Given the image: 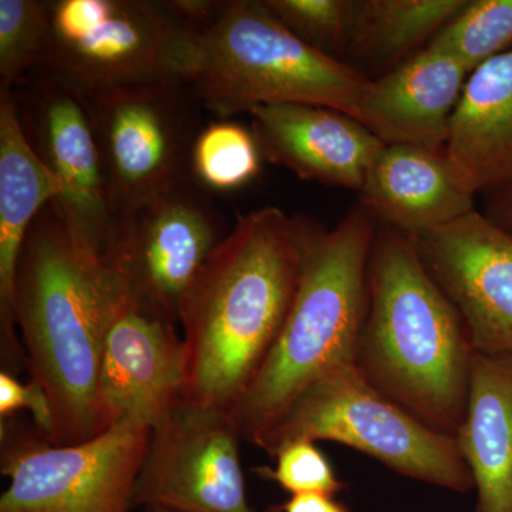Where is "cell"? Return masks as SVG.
Masks as SVG:
<instances>
[{
	"label": "cell",
	"instance_id": "obj_1",
	"mask_svg": "<svg viewBox=\"0 0 512 512\" xmlns=\"http://www.w3.org/2000/svg\"><path fill=\"white\" fill-rule=\"evenodd\" d=\"M308 218L276 207L241 215L181 306L184 397L228 410L284 325L301 278Z\"/></svg>",
	"mask_w": 512,
	"mask_h": 512
},
{
	"label": "cell",
	"instance_id": "obj_2",
	"mask_svg": "<svg viewBox=\"0 0 512 512\" xmlns=\"http://www.w3.org/2000/svg\"><path fill=\"white\" fill-rule=\"evenodd\" d=\"M22 336L30 383L49 402L56 446L106 431L100 372L107 328L106 266L70 235L52 204L28 232L8 309Z\"/></svg>",
	"mask_w": 512,
	"mask_h": 512
},
{
	"label": "cell",
	"instance_id": "obj_3",
	"mask_svg": "<svg viewBox=\"0 0 512 512\" xmlns=\"http://www.w3.org/2000/svg\"><path fill=\"white\" fill-rule=\"evenodd\" d=\"M473 353L413 238L377 224L357 366L407 412L456 437L466 416Z\"/></svg>",
	"mask_w": 512,
	"mask_h": 512
},
{
	"label": "cell",
	"instance_id": "obj_4",
	"mask_svg": "<svg viewBox=\"0 0 512 512\" xmlns=\"http://www.w3.org/2000/svg\"><path fill=\"white\" fill-rule=\"evenodd\" d=\"M377 222L362 208L335 228L309 220L301 278L264 363L228 410L255 444L320 376L356 362L367 309V274Z\"/></svg>",
	"mask_w": 512,
	"mask_h": 512
},
{
	"label": "cell",
	"instance_id": "obj_5",
	"mask_svg": "<svg viewBox=\"0 0 512 512\" xmlns=\"http://www.w3.org/2000/svg\"><path fill=\"white\" fill-rule=\"evenodd\" d=\"M187 80L215 119L256 107L311 104L357 117L369 77L306 45L264 0H227L192 40Z\"/></svg>",
	"mask_w": 512,
	"mask_h": 512
},
{
	"label": "cell",
	"instance_id": "obj_6",
	"mask_svg": "<svg viewBox=\"0 0 512 512\" xmlns=\"http://www.w3.org/2000/svg\"><path fill=\"white\" fill-rule=\"evenodd\" d=\"M295 440L345 444L400 476L454 493L474 490L456 437L431 429L380 392L356 362L309 384L255 446L274 457Z\"/></svg>",
	"mask_w": 512,
	"mask_h": 512
},
{
	"label": "cell",
	"instance_id": "obj_7",
	"mask_svg": "<svg viewBox=\"0 0 512 512\" xmlns=\"http://www.w3.org/2000/svg\"><path fill=\"white\" fill-rule=\"evenodd\" d=\"M99 146L111 218L192 180L204 104L185 77L83 96Z\"/></svg>",
	"mask_w": 512,
	"mask_h": 512
},
{
	"label": "cell",
	"instance_id": "obj_8",
	"mask_svg": "<svg viewBox=\"0 0 512 512\" xmlns=\"http://www.w3.org/2000/svg\"><path fill=\"white\" fill-rule=\"evenodd\" d=\"M50 6L52 39L36 73L82 96L187 76L195 35L163 0H56Z\"/></svg>",
	"mask_w": 512,
	"mask_h": 512
},
{
	"label": "cell",
	"instance_id": "obj_9",
	"mask_svg": "<svg viewBox=\"0 0 512 512\" xmlns=\"http://www.w3.org/2000/svg\"><path fill=\"white\" fill-rule=\"evenodd\" d=\"M228 234L214 194L192 178L116 218L103 262L143 311L178 325L185 296Z\"/></svg>",
	"mask_w": 512,
	"mask_h": 512
},
{
	"label": "cell",
	"instance_id": "obj_10",
	"mask_svg": "<svg viewBox=\"0 0 512 512\" xmlns=\"http://www.w3.org/2000/svg\"><path fill=\"white\" fill-rule=\"evenodd\" d=\"M150 437V427L117 424L67 446L42 434L9 440L0 512H130Z\"/></svg>",
	"mask_w": 512,
	"mask_h": 512
},
{
	"label": "cell",
	"instance_id": "obj_11",
	"mask_svg": "<svg viewBox=\"0 0 512 512\" xmlns=\"http://www.w3.org/2000/svg\"><path fill=\"white\" fill-rule=\"evenodd\" d=\"M241 434L227 410L183 399L151 429L134 507L256 512L239 460Z\"/></svg>",
	"mask_w": 512,
	"mask_h": 512
},
{
	"label": "cell",
	"instance_id": "obj_12",
	"mask_svg": "<svg viewBox=\"0 0 512 512\" xmlns=\"http://www.w3.org/2000/svg\"><path fill=\"white\" fill-rule=\"evenodd\" d=\"M13 97L29 143L59 181L53 207L79 247L103 259L113 218L82 94L55 77L33 73Z\"/></svg>",
	"mask_w": 512,
	"mask_h": 512
},
{
	"label": "cell",
	"instance_id": "obj_13",
	"mask_svg": "<svg viewBox=\"0 0 512 512\" xmlns=\"http://www.w3.org/2000/svg\"><path fill=\"white\" fill-rule=\"evenodd\" d=\"M106 266L107 328L100 372L106 429H153L184 397L185 350L175 323L137 305Z\"/></svg>",
	"mask_w": 512,
	"mask_h": 512
},
{
	"label": "cell",
	"instance_id": "obj_14",
	"mask_svg": "<svg viewBox=\"0 0 512 512\" xmlns=\"http://www.w3.org/2000/svg\"><path fill=\"white\" fill-rule=\"evenodd\" d=\"M412 238L474 352L512 355V235L476 210Z\"/></svg>",
	"mask_w": 512,
	"mask_h": 512
},
{
	"label": "cell",
	"instance_id": "obj_15",
	"mask_svg": "<svg viewBox=\"0 0 512 512\" xmlns=\"http://www.w3.org/2000/svg\"><path fill=\"white\" fill-rule=\"evenodd\" d=\"M262 158L301 180L360 191L384 147L360 121L311 104H276L249 113Z\"/></svg>",
	"mask_w": 512,
	"mask_h": 512
},
{
	"label": "cell",
	"instance_id": "obj_16",
	"mask_svg": "<svg viewBox=\"0 0 512 512\" xmlns=\"http://www.w3.org/2000/svg\"><path fill=\"white\" fill-rule=\"evenodd\" d=\"M470 74L453 57L424 47L367 83L356 120L384 146L443 151Z\"/></svg>",
	"mask_w": 512,
	"mask_h": 512
},
{
	"label": "cell",
	"instance_id": "obj_17",
	"mask_svg": "<svg viewBox=\"0 0 512 512\" xmlns=\"http://www.w3.org/2000/svg\"><path fill=\"white\" fill-rule=\"evenodd\" d=\"M474 198L444 150L384 146L360 188L359 207L377 224L416 237L476 211Z\"/></svg>",
	"mask_w": 512,
	"mask_h": 512
},
{
	"label": "cell",
	"instance_id": "obj_18",
	"mask_svg": "<svg viewBox=\"0 0 512 512\" xmlns=\"http://www.w3.org/2000/svg\"><path fill=\"white\" fill-rule=\"evenodd\" d=\"M444 153L471 194L512 184V49L468 76Z\"/></svg>",
	"mask_w": 512,
	"mask_h": 512
},
{
	"label": "cell",
	"instance_id": "obj_19",
	"mask_svg": "<svg viewBox=\"0 0 512 512\" xmlns=\"http://www.w3.org/2000/svg\"><path fill=\"white\" fill-rule=\"evenodd\" d=\"M456 441L477 491L474 512H512V355L473 353Z\"/></svg>",
	"mask_w": 512,
	"mask_h": 512
},
{
	"label": "cell",
	"instance_id": "obj_20",
	"mask_svg": "<svg viewBox=\"0 0 512 512\" xmlns=\"http://www.w3.org/2000/svg\"><path fill=\"white\" fill-rule=\"evenodd\" d=\"M59 195V181L23 130L13 93H0V309L9 308L30 227Z\"/></svg>",
	"mask_w": 512,
	"mask_h": 512
},
{
	"label": "cell",
	"instance_id": "obj_21",
	"mask_svg": "<svg viewBox=\"0 0 512 512\" xmlns=\"http://www.w3.org/2000/svg\"><path fill=\"white\" fill-rule=\"evenodd\" d=\"M468 0H350V55L367 64H394L429 46ZM420 52V50H419Z\"/></svg>",
	"mask_w": 512,
	"mask_h": 512
},
{
	"label": "cell",
	"instance_id": "obj_22",
	"mask_svg": "<svg viewBox=\"0 0 512 512\" xmlns=\"http://www.w3.org/2000/svg\"><path fill=\"white\" fill-rule=\"evenodd\" d=\"M262 158L251 127L232 119L205 124L192 151V178L212 194L247 187L261 173Z\"/></svg>",
	"mask_w": 512,
	"mask_h": 512
},
{
	"label": "cell",
	"instance_id": "obj_23",
	"mask_svg": "<svg viewBox=\"0 0 512 512\" xmlns=\"http://www.w3.org/2000/svg\"><path fill=\"white\" fill-rule=\"evenodd\" d=\"M52 39V6L0 0V93H13L40 69Z\"/></svg>",
	"mask_w": 512,
	"mask_h": 512
},
{
	"label": "cell",
	"instance_id": "obj_24",
	"mask_svg": "<svg viewBox=\"0 0 512 512\" xmlns=\"http://www.w3.org/2000/svg\"><path fill=\"white\" fill-rule=\"evenodd\" d=\"M429 47L456 59L468 74L512 49V0H468Z\"/></svg>",
	"mask_w": 512,
	"mask_h": 512
},
{
	"label": "cell",
	"instance_id": "obj_25",
	"mask_svg": "<svg viewBox=\"0 0 512 512\" xmlns=\"http://www.w3.org/2000/svg\"><path fill=\"white\" fill-rule=\"evenodd\" d=\"M276 19L306 45L345 62L350 0H264ZM346 63V62H345Z\"/></svg>",
	"mask_w": 512,
	"mask_h": 512
},
{
	"label": "cell",
	"instance_id": "obj_26",
	"mask_svg": "<svg viewBox=\"0 0 512 512\" xmlns=\"http://www.w3.org/2000/svg\"><path fill=\"white\" fill-rule=\"evenodd\" d=\"M275 468H258L259 476L275 481L285 491L295 494L333 495L345 490L328 457L313 441L295 440L279 448L274 456Z\"/></svg>",
	"mask_w": 512,
	"mask_h": 512
},
{
	"label": "cell",
	"instance_id": "obj_27",
	"mask_svg": "<svg viewBox=\"0 0 512 512\" xmlns=\"http://www.w3.org/2000/svg\"><path fill=\"white\" fill-rule=\"evenodd\" d=\"M30 410L37 429L46 437L50 431V409L45 394L35 384H22L16 377L3 370L0 373V416L2 419L19 410Z\"/></svg>",
	"mask_w": 512,
	"mask_h": 512
},
{
	"label": "cell",
	"instance_id": "obj_28",
	"mask_svg": "<svg viewBox=\"0 0 512 512\" xmlns=\"http://www.w3.org/2000/svg\"><path fill=\"white\" fill-rule=\"evenodd\" d=\"M227 0H163L165 8L194 35L214 25Z\"/></svg>",
	"mask_w": 512,
	"mask_h": 512
},
{
	"label": "cell",
	"instance_id": "obj_29",
	"mask_svg": "<svg viewBox=\"0 0 512 512\" xmlns=\"http://www.w3.org/2000/svg\"><path fill=\"white\" fill-rule=\"evenodd\" d=\"M276 512H350L348 505L340 503L333 495L309 493L295 494Z\"/></svg>",
	"mask_w": 512,
	"mask_h": 512
},
{
	"label": "cell",
	"instance_id": "obj_30",
	"mask_svg": "<svg viewBox=\"0 0 512 512\" xmlns=\"http://www.w3.org/2000/svg\"><path fill=\"white\" fill-rule=\"evenodd\" d=\"M483 214L512 235V184L485 194Z\"/></svg>",
	"mask_w": 512,
	"mask_h": 512
},
{
	"label": "cell",
	"instance_id": "obj_31",
	"mask_svg": "<svg viewBox=\"0 0 512 512\" xmlns=\"http://www.w3.org/2000/svg\"><path fill=\"white\" fill-rule=\"evenodd\" d=\"M143 512H177V511L168 510V508L157 507V505H150V507H144Z\"/></svg>",
	"mask_w": 512,
	"mask_h": 512
}]
</instances>
